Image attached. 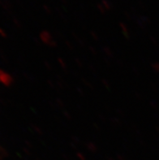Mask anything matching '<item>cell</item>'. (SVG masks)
Masks as SVG:
<instances>
[{"label":"cell","instance_id":"obj_2","mask_svg":"<svg viewBox=\"0 0 159 160\" xmlns=\"http://www.w3.org/2000/svg\"><path fill=\"white\" fill-rule=\"evenodd\" d=\"M97 8H98L99 9H100V11H101L102 12H104V8H103L102 7V5H101V4H100V3L97 4Z\"/></svg>","mask_w":159,"mask_h":160},{"label":"cell","instance_id":"obj_1","mask_svg":"<svg viewBox=\"0 0 159 160\" xmlns=\"http://www.w3.org/2000/svg\"><path fill=\"white\" fill-rule=\"evenodd\" d=\"M102 4L107 8V9H110V8H111V3H110L107 0H102Z\"/></svg>","mask_w":159,"mask_h":160}]
</instances>
